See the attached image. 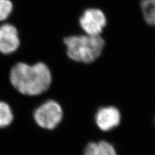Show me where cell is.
<instances>
[{"mask_svg": "<svg viewBox=\"0 0 155 155\" xmlns=\"http://www.w3.org/2000/svg\"><path fill=\"white\" fill-rule=\"evenodd\" d=\"M9 79L19 93L27 96H37L50 88L52 76L50 68L44 62L29 64L25 61H18L11 67Z\"/></svg>", "mask_w": 155, "mask_h": 155, "instance_id": "1", "label": "cell"}, {"mask_svg": "<svg viewBox=\"0 0 155 155\" xmlns=\"http://www.w3.org/2000/svg\"><path fill=\"white\" fill-rule=\"evenodd\" d=\"M67 56L72 61L89 64L101 56L105 41L100 35H70L63 38Z\"/></svg>", "mask_w": 155, "mask_h": 155, "instance_id": "2", "label": "cell"}, {"mask_svg": "<svg viewBox=\"0 0 155 155\" xmlns=\"http://www.w3.org/2000/svg\"><path fill=\"white\" fill-rule=\"evenodd\" d=\"M63 118V110L60 105L54 100H48L39 106L34 113V119L40 127L46 129H54Z\"/></svg>", "mask_w": 155, "mask_h": 155, "instance_id": "3", "label": "cell"}, {"mask_svg": "<svg viewBox=\"0 0 155 155\" xmlns=\"http://www.w3.org/2000/svg\"><path fill=\"white\" fill-rule=\"evenodd\" d=\"M79 25L86 35L98 36L107 25V18L101 10L89 8L84 10L79 18Z\"/></svg>", "mask_w": 155, "mask_h": 155, "instance_id": "4", "label": "cell"}, {"mask_svg": "<svg viewBox=\"0 0 155 155\" xmlns=\"http://www.w3.org/2000/svg\"><path fill=\"white\" fill-rule=\"evenodd\" d=\"M21 45L18 27L11 22L0 25V54L10 56L16 53Z\"/></svg>", "mask_w": 155, "mask_h": 155, "instance_id": "5", "label": "cell"}, {"mask_svg": "<svg viewBox=\"0 0 155 155\" xmlns=\"http://www.w3.org/2000/svg\"><path fill=\"white\" fill-rule=\"evenodd\" d=\"M120 122V113L114 107H106L99 109L96 115L98 127L104 131H107L118 126Z\"/></svg>", "mask_w": 155, "mask_h": 155, "instance_id": "6", "label": "cell"}, {"mask_svg": "<svg viewBox=\"0 0 155 155\" xmlns=\"http://www.w3.org/2000/svg\"><path fill=\"white\" fill-rule=\"evenodd\" d=\"M84 155H117L113 146L107 142H91L87 145Z\"/></svg>", "mask_w": 155, "mask_h": 155, "instance_id": "7", "label": "cell"}, {"mask_svg": "<svg viewBox=\"0 0 155 155\" xmlns=\"http://www.w3.org/2000/svg\"><path fill=\"white\" fill-rule=\"evenodd\" d=\"M140 7L145 21L150 26L155 27V0H142Z\"/></svg>", "mask_w": 155, "mask_h": 155, "instance_id": "8", "label": "cell"}, {"mask_svg": "<svg viewBox=\"0 0 155 155\" xmlns=\"http://www.w3.org/2000/svg\"><path fill=\"white\" fill-rule=\"evenodd\" d=\"M12 109L7 103L0 101V128L6 127L13 120Z\"/></svg>", "mask_w": 155, "mask_h": 155, "instance_id": "9", "label": "cell"}, {"mask_svg": "<svg viewBox=\"0 0 155 155\" xmlns=\"http://www.w3.org/2000/svg\"><path fill=\"white\" fill-rule=\"evenodd\" d=\"M14 11L12 0H0V22L5 21L11 18Z\"/></svg>", "mask_w": 155, "mask_h": 155, "instance_id": "10", "label": "cell"}]
</instances>
